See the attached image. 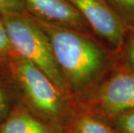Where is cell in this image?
<instances>
[{
	"label": "cell",
	"mask_w": 134,
	"mask_h": 133,
	"mask_svg": "<svg viewBox=\"0 0 134 133\" xmlns=\"http://www.w3.org/2000/svg\"><path fill=\"white\" fill-rule=\"evenodd\" d=\"M32 18L49 41L68 89L74 92L95 89L116 68L114 55L93 35Z\"/></svg>",
	"instance_id": "1"
},
{
	"label": "cell",
	"mask_w": 134,
	"mask_h": 133,
	"mask_svg": "<svg viewBox=\"0 0 134 133\" xmlns=\"http://www.w3.org/2000/svg\"><path fill=\"white\" fill-rule=\"evenodd\" d=\"M10 44L18 55L43 72L62 92L68 86L55 60L49 41L27 12L1 14Z\"/></svg>",
	"instance_id": "2"
},
{
	"label": "cell",
	"mask_w": 134,
	"mask_h": 133,
	"mask_svg": "<svg viewBox=\"0 0 134 133\" xmlns=\"http://www.w3.org/2000/svg\"><path fill=\"white\" fill-rule=\"evenodd\" d=\"M9 69L36 108L50 115L60 112L63 92L43 72L16 54L9 61Z\"/></svg>",
	"instance_id": "3"
},
{
	"label": "cell",
	"mask_w": 134,
	"mask_h": 133,
	"mask_svg": "<svg viewBox=\"0 0 134 133\" xmlns=\"http://www.w3.org/2000/svg\"><path fill=\"white\" fill-rule=\"evenodd\" d=\"M83 16L93 35L115 55L119 52L129 29L105 0H67Z\"/></svg>",
	"instance_id": "4"
},
{
	"label": "cell",
	"mask_w": 134,
	"mask_h": 133,
	"mask_svg": "<svg viewBox=\"0 0 134 133\" xmlns=\"http://www.w3.org/2000/svg\"><path fill=\"white\" fill-rule=\"evenodd\" d=\"M94 101L112 118L134 110V72L116 67L95 88Z\"/></svg>",
	"instance_id": "5"
},
{
	"label": "cell",
	"mask_w": 134,
	"mask_h": 133,
	"mask_svg": "<svg viewBox=\"0 0 134 133\" xmlns=\"http://www.w3.org/2000/svg\"><path fill=\"white\" fill-rule=\"evenodd\" d=\"M25 12L55 26L93 35L89 25L67 0H21Z\"/></svg>",
	"instance_id": "6"
},
{
	"label": "cell",
	"mask_w": 134,
	"mask_h": 133,
	"mask_svg": "<svg viewBox=\"0 0 134 133\" xmlns=\"http://www.w3.org/2000/svg\"><path fill=\"white\" fill-rule=\"evenodd\" d=\"M1 133H50L44 124L26 113L10 117L2 127Z\"/></svg>",
	"instance_id": "7"
},
{
	"label": "cell",
	"mask_w": 134,
	"mask_h": 133,
	"mask_svg": "<svg viewBox=\"0 0 134 133\" xmlns=\"http://www.w3.org/2000/svg\"><path fill=\"white\" fill-rule=\"evenodd\" d=\"M117 68L134 72V29H130L119 52L114 55Z\"/></svg>",
	"instance_id": "8"
},
{
	"label": "cell",
	"mask_w": 134,
	"mask_h": 133,
	"mask_svg": "<svg viewBox=\"0 0 134 133\" xmlns=\"http://www.w3.org/2000/svg\"><path fill=\"white\" fill-rule=\"evenodd\" d=\"M74 133H116L107 124L90 115H80L74 125Z\"/></svg>",
	"instance_id": "9"
},
{
	"label": "cell",
	"mask_w": 134,
	"mask_h": 133,
	"mask_svg": "<svg viewBox=\"0 0 134 133\" xmlns=\"http://www.w3.org/2000/svg\"><path fill=\"white\" fill-rule=\"evenodd\" d=\"M105 2L128 29H134V0H105Z\"/></svg>",
	"instance_id": "10"
},
{
	"label": "cell",
	"mask_w": 134,
	"mask_h": 133,
	"mask_svg": "<svg viewBox=\"0 0 134 133\" xmlns=\"http://www.w3.org/2000/svg\"><path fill=\"white\" fill-rule=\"evenodd\" d=\"M16 55L10 44L6 29L0 16V60L8 59L10 60Z\"/></svg>",
	"instance_id": "11"
},
{
	"label": "cell",
	"mask_w": 134,
	"mask_h": 133,
	"mask_svg": "<svg viewBox=\"0 0 134 133\" xmlns=\"http://www.w3.org/2000/svg\"><path fill=\"white\" fill-rule=\"evenodd\" d=\"M113 118L116 128L120 133H134V110L113 117Z\"/></svg>",
	"instance_id": "12"
},
{
	"label": "cell",
	"mask_w": 134,
	"mask_h": 133,
	"mask_svg": "<svg viewBox=\"0 0 134 133\" xmlns=\"http://www.w3.org/2000/svg\"><path fill=\"white\" fill-rule=\"evenodd\" d=\"M24 11V5L21 0H0V15Z\"/></svg>",
	"instance_id": "13"
},
{
	"label": "cell",
	"mask_w": 134,
	"mask_h": 133,
	"mask_svg": "<svg viewBox=\"0 0 134 133\" xmlns=\"http://www.w3.org/2000/svg\"><path fill=\"white\" fill-rule=\"evenodd\" d=\"M5 104V93L3 86L0 85V112L3 111Z\"/></svg>",
	"instance_id": "14"
}]
</instances>
